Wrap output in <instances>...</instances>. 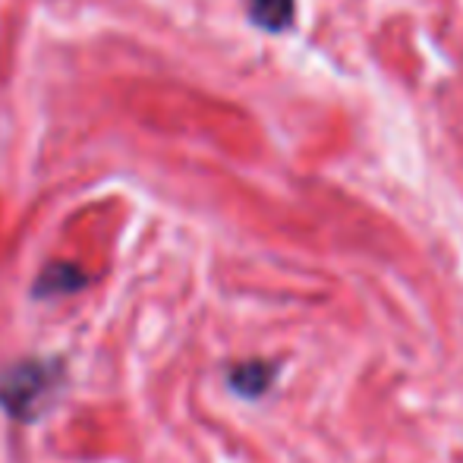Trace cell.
Masks as SVG:
<instances>
[{"label":"cell","instance_id":"cell-1","mask_svg":"<svg viewBox=\"0 0 463 463\" xmlns=\"http://www.w3.org/2000/svg\"><path fill=\"white\" fill-rule=\"evenodd\" d=\"M51 391V369L42 363H23V366L10 369L0 378V403L10 410L13 416L25 420L44 403V394Z\"/></svg>","mask_w":463,"mask_h":463},{"label":"cell","instance_id":"cell-2","mask_svg":"<svg viewBox=\"0 0 463 463\" xmlns=\"http://www.w3.org/2000/svg\"><path fill=\"white\" fill-rule=\"evenodd\" d=\"M246 10L262 32H287L293 25L297 0H246Z\"/></svg>","mask_w":463,"mask_h":463},{"label":"cell","instance_id":"cell-3","mask_svg":"<svg viewBox=\"0 0 463 463\" xmlns=\"http://www.w3.org/2000/svg\"><path fill=\"white\" fill-rule=\"evenodd\" d=\"M275 382V366H269V363H240V366H233L231 372V388L237 391V394L243 397H259L269 391V384Z\"/></svg>","mask_w":463,"mask_h":463},{"label":"cell","instance_id":"cell-4","mask_svg":"<svg viewBox=\"0 0 463 463\" xmlns=\"http://www.w3.org/2000/svg\"><path fill=\"white\" fill-rule=\"evenodd\" d=\"M86 284V275H82L76 265H51V269L42 271L35 284V297H57V293H73Z\"/></svg>","mask_w":463,"mask_h":463}]
</instances>
